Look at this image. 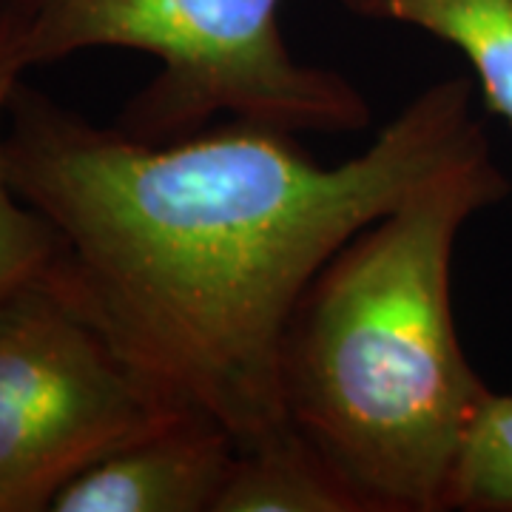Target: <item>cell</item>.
I'll return each instance as SVG.
<instances>
[{"instance_id": "2", "label": "cell", "mask_w": 512, "mask_h": 512, "mask_svg": "<svg viewBox=\"0 0 512 512\" xmlns=\"http://www.w3.org/2000/svg\"><path fill=\"white\" fill-rule=\"evenodd\" d=\"M490 143L350 237L293 313L282 399L367 512L450 510L490 387L461 348L453 259L464 225L510 197Z\"/></svg>"}, {"instance_id": "6", "label": "cell", "mask_w": 512, "mask_h": 512, "mask_svg": "<svg viewBox=\"0 0 512 512\" xmlns=\"http://www.w3.org/2000/svg\"><path fill=\"white\" fill-rule=\"evenodd\" d=\"M214 512H367L362 498L293 424L237 447Z\"/></svg>"}, {"instance_id": "9", "label": "cell", "mask_w": 512, "mask_h": 512, "mask_svg": "<svg viewBox=\"0 0 512 512\" xmlns=\"http://www.w3.org/2000/svg\"><path fill=\"white\" fill-rule=\"evenodd\" d=\"M450 510L512 512V396L490 393L458 461Z\"/></svg>"}, {"instance_id": "7", "label": "cell", "mask_w": 512, "mask_h": 512, "mask_svg": "<svg viewBox=\"0 0 512 512\" xmlns=\"http://www.w3.org/2000/svg\"><path fill=\"white\" fill-rule=\"evenodd\" d=\"M367 20L416 26L458 49L490 111L512 126V0H339Z\"/></svg>"}, {"instance_id": "4", "label": "cell", "mask_w": 512, "mask_h": 512, "mask_svg": "<svg viewBox=\"0 0 512 512\" xmlns=\"http://www.w3.org/2000/svg\"><path fill=\"white\" fill-rule=\"evenodd\" d=\"M177 413L52 274L0 296V481L40 510L80 470Z\"/></svg>"}, {"instance_id": "5", "label": "cell", "mask_w": 512, "mask_h": 512, "mask_svg": "<svg viewBox=\"0 0 512 512\" xmlns=\"http://www.w3.org/2000/svg\"><path fill=\"white\" fill-rule=\"evenodd\" d=\"M237 441L200 413H177L72 476L52 512H214Z\"/></svg>"}, {"instance_id": "1", "label": "cell", "mask_w": 512, "mask_h": 512, "mask_svg": "<svg viewBox=\"0 0 512 512\" xmlns=\"http://www.w3.org/2000/svg\"><path fill=\"white\" fill-rule=\"evenodd\" d=\"M484 143L467 77L427 86L336 165L239 120L146 143L23 80L6 117L12 185L63 239L52 279L157 396L237 447L291 424L282 356L319 271Z\"/></svg>"}, {"instance_id": "10", "label": "cell", "mask_w": 512, "mask_h": 512, "mask_svg": "<svg viewBox=\"0 0 512 512\" xmlns=\"http://www.w3.org/2000/svg\"><path fill=\"white\" fill-rule=\"evenodd\" d=\"M35 501L29 498L26 493H20L15 487H9V484H3L0 481V512H37Z\"/></svg>"}, {"instance_id": "8", "label": "cell", "mask_w": 512, "mask_h": 512, "mask_svg": "<svg viewBox=\"0 0 512 512\" xmlns=\"http://www.w3.org/2000/svg\"><path fill=\"white\" fill-rule=\"evenodd\" d=\"M29 69L12 23L0 12V296L46 279L63 256V239L12 185L6 157V117L12 94Z\"/></svg>"}, {"instance_id": "3", "label": "cell", "mask_w": 512, "mask_h": 512, "mask_svg": "<svg viewBox=\"0 0 512 512\" xmlns=\"http://www.w3.org/2000/svg\"><path fill=\"white\" fill-rule=\"evenodd\" d=\"M285 0H0L29 69L86 49L146 52L160 72L117 128L146 143L191 137L217 114L288 134H348L370 123L345 74L296 60Z\"/></svg>"}]
</instances>
